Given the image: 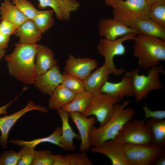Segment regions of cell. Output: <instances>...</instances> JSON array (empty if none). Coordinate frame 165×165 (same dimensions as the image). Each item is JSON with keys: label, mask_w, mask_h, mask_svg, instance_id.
<instances>
[{"label": "cell", "mask_w": 165, "mask_h": 165, "mask_svg": "<svg viewBox=\"0 0 165 165\" xmlns=\"http://www.w3.org/2000/svg\"><path fill=\"white\" fill-rule=\"evenodd\" d=\"M38 45L19 42L15 44L14 51L5 57L11 76L25 83H34L37 76L35 59Z\"/></svg>", "instance_id": "1"}, {"label": "cell", "mask_w": 165, "mask_h": 165, "mask_svg": "<svg viewBox=\"0 0 165 165\" xmlns=\"http://www.w3.org/2000/svg\"><path fill=\"white\" fill-rule=\"evenodd\" d=\"M129 103V101L126 100L121 104H116L113 114L107 122L99 127L94 126L91 128L89 139L91 146H96L114 138L123 126L132 120L135 111L131 108H127Z\"/></svg>", "instance_id": "2"}, {"label": "cell", "mask_w": 165, "mask_h": 165, "mask_svg": "<svg viewBox=\"0 0 165 165\" xmlns=\"http://www.w3.org/2000/svg\"><path fill=\"white\" fill-rule=\"evenodd\" d=\"M134 40L133 55L143 69L159 65L160 61L165 60V40L140 34Z\"/></svg>", "instance_id": "3"}, {"label": "cell", "mask_w": 165, "mask_h": 165, "mask_svg": "<svg viewBox=\"0 0 165 165\" xmlns=\"http://www.w3.org/2000/svg\"><path fill=\"white\" fill-rule=\"evenodd\" d=\"M139 72L138 69H135L125 74L131 79L134 95L137 101L146 98L150 91L163 88L160 76L165 74L163 66L160 65L147 70L146 75L139 74Z\"/></svg>", "instance_id": "4"}, {"label": "cell", "mask_w": 165, "mask_h": 165, "mask_svg": "<svg viewBox=\"0 0 165 165\" xmlns=\"http://www.w3.org/2000/svg\"><path fill=\"white\" fill-rule=\"evenodd\" d=\"M112 7L113 18L132 28L136 21L149 18L150 5L145 0H125Z\"/></svg>", "instance_id": "5"}, {"label": "cell", "mask_w": 165, "mask_h": 165, "mask_svg": "<svg viewBox=\"0 0 165 165\" xmlns=\"http://www.w3.org/2000/svg\"><path fill=\"white\" fill-rule=\"evenodd\" d=\"M145 120L138 119L127 123L113 139L123 144L150 145L153 143L151 131Z\"/></svg>", "instance_id": "6"}, {"label": "cell", "mask_w": 165, "mask_h": 165, "mask_svg": "<svg viewBox=\"0 0 165 165\" xmlns=\"http://www.w3.org/2000/svg\"><path fill=\"white\" fill-rule=\"evenodd\" d=\"M137 34L134 33H129L114 40L104 38L100 39L97 49L99 54L104 58V64L111 70L113 74L120 76L124 72L123 69H118L115 67L114 58L116 56H122L125 53L126 48L123 43L128 40H134Z\"/></svg>", "instance_id": "7"}, {"label": "cell", "mask_w": 165, "mask_h": 165, "mask_svg": "<svg viewBox=\"0 0 165 165\" xmlns=\"http://www.w3.org/2000/svg\"><path fill=\"white\" fill-rule=\"evenodd\" d=\"M129 165H150L154 163L162 153V148L150 145L123 144Z\"/></svg>", "instance_id": "8"}, {"label": "cell", "mask_w": 165, "mask_h": 165, "mask_svg": "<svg viewBox=\"0 0 165 165\" xmlns=\"http://www.w3.org/2000/svg\"><path fill=\"white\" fill-rule=\"evenodd\" d=\"M119 101L100 92L94 94L89 106L82 114L86 117L95 116L100 126H102L110 118L115 105Z\"/></svg>", "instance_id": "9"}, {"label": "cell", "mask_w": 165, "mask_h": 165, "mask_svg": "<svg viewBox=\"0 0 165 165\" xmlns=\"http://www.w3.org/2000/svg\"><path fill=\"white\" fill-rule=\"evenodd\" d=\"M34 110L44 113L48 112L46 107L36 104L32 101L30 100L23 109L12 114L0 117V145L3 149H5L7 147L9 133L15 123L25 113Z\"/></svg>", "instance_id": "10"}, {"label": "cell", "mask_w": 165, "mask_h": 165, "mask_svg": "<svg viewBox=\"0 0 165 165\" xmlns=\"http://www.w3.org/2000/svg\"><path fill=\"white\" fill-rule=\"evenodd\" d=\"M91 151L106 156L111 160L112 165H129L125 156L123 144L113 139L94 146Z\"/></svg>", "instance_id": "11"}, {"label": "cell", "mask_w": 165, "mask_h": 165, "mask_svg": "<svg viewBox=\"0 0 165 165\" xmlns=\"http://www.w3.org/2000/svg\"><path fill=\"white\" fill-rule=\"evenodd\" d=\"M100 36L110 40H114L129 33L139 34L135 30L122 24L116 19L111 18L101 19L98 24Z\"/></svg>", "instance_id": "12"}, {"label": "cell", "mask_w": 165, "mask_h": 165, "mask_svg": "<svg viewBox=\"0 0 165 165\" xmlns=\"http://www.w3.org/2000/svg\"><path fill=\"white\" fill-rule=\"evenodd\" d=\"M97 65L95 60L88 57H75L70 54L66 60L64 69L65 71L83 80Z\"/></svg>", "instance_id": "13"}, {"label": "cell", "mask_w": 165, "mask_h": 165, "mask_svg": "<svg viewBox=\"0 0 165 165\" xmlns=\"http://www.w3.org/2000/svg\"><path fill=\"white\" fill-rule=\"evenodd\" d=\"M38 7L41 9L50 7L53 10L57 19L60 21H68L72 13L77 10L80 4L75 0H38Z\"/></svg>", "instance_id": "14"}, {"label": "cell", "mask_w": 165, "mask_h": 165, "mask_svg": "<svg viewBox=\"0 0 165 165\" xmlns=\"http://www.w3.org/2000/svg\"><path fill=\"white\" fill-rule=\"evenodd\" d=\"M69 113V116L76 126L79 133L81 140L80 151H89L91 146L89 139L90 131L95 123L96 118L94 116L86 117L80 113L76 112Z\"/></svg>", "instance_id": "15"}, {"label": "cell", "mask_w": 165, "mask_h": 165, "mask_svg": "<svg viewBox=\"0 0 165 165\" xmlns=\"http://www.w3.org/2000/svg\"><path fill=\"white\" fill-rule=\"evenodd\" d=\"M62 79L60 67L56 65L45 73L37 75L34 84L43 93L51 95L61 84Z\"/></svg>", "instance_id": "16"}, {"label": "cell", "mask_w": 165, "mask_h": 165, "mask_svg": "<svg viewBox=\"0 0 165 165\" xmlns=\"http://www.w3.org/2000/svg\"><path fill=\"white\" fill-rule=\"evenodd\" d=\"M100 92L120 101L126 97L134 95L131 79L125 74L119 82L114 83L107 81L101 87Z\"/></svg>", "instance_id": "17"}, {"label": "cell", "mask_w": 165, "mask_h": 165, "mask_svg": "<svg viewBox=\"0 0 165 165\" xmlns=\"http://www.w3.org/2000/svg\"><path fill=\"white\" fill-rule=\"evenodd\" d=\"M57 111L62 123V133L60 141V147L65 150L74 151L75 148L73 140L74 138L80 139V136L74 131L69 124V113L61 109Z\"/></svg>", "instance_id": "18"}, {"label": "cell", "mask_w": 165, "mask_h": 165, "mask_svg": "<svg viewBox=\"0 0 165 165\" xmlns=\"http://www.w3.org/2000/svg\"><path fill=\"white\" fill-rule=\"evenodd\" d=\"M113 74L111 70L104 64L96 70L83 80L86 90L94 94L100 92V90L109 75Z\"/></svg>", "instance_id": "19"}, {"label": "cell", "mask_w": 165, "mask_h": 165, "mask_svg": "<svg viewBox=\"0 0 165 165\" xmlns=\"http://www.w3.org/2000/svg\"><path fill=\"white\" fill-rule=\"evenodd\" d=\"M35 57V65L37 75L45 73L57 65V61L54 59L53 51L47 46L38 44Z\"/></svg>", "instance_id": "20"}, {"label": "cell", "mask_w": 165, "mask_h": 165, "mask_svg": "<svg viewBox=\"0 0 165 165\" xmlns=\"http://www.w3.org/2000/svg\"><path fill=\"white\" fill-rule=\"evenodd\" d=\"M42 34L32 20L28 19L17 28L15 34L19 38V43L30 44L40 41Z\"/></svg>", "instance_id": "21"}, {"label": "cell", "mask_w": 165, "mask_h": 165, "mask_svg": "<svg viewBox=\"0 0 165 165\" xmlns=\"http://www.w3.org/2000/svg\"><path fill=\"white\" fill-rule=\"evenodd\" d=\"M132 28L139 34L149 36L165 40V28L155 23L149 18L136 21Z\"/></svg>", "instance_id": "22"}, {"label": "cell", "mask_w": 165, "mask_h": 165, "mask_svg": "<svg viewBox=\"0 0 165 165\" xmlns=\"http://www.w3.org/2000/svg\"><path fill=\"white\" fill-rule=\"evenodd\" d=\"M1 20H8L18 28L28 19L10 0H4L0 6Z\"/></svg>", "instance_id": "23"}, {"label": "cell", "mask_w": 165, "mask_h": 165, "mask_svg": "<svg viewBox=\"0 0 165 165\" xmlns=\"http://www.w3.org/2000/svg\"><path fill=\"white\" fill-rule=\"evenodd\" d=\"M75 93L61 84L56 88L48 100V105L51 109L58 110L71 102Z\"/></svg>", "instance_id": "24"}, {"label": "cell", "mask_w": 165, "mask_h": 165, "mask_svg": "<svg viewBox=\"0 0 165 165\" xmlns=\"http://www.w3.org/2000/svg\"><path fill=\"white\" fill-rule=\"evenodd\" d=\"M93 95L86 90L76 93L73 100L61 109L68 112H76L82 114L89 106Z\"/></svg>", "instance_id": "25"}, {"label": "cell", "mask_w": 165, "mask_h": 165, "mask_svg": "<svg viewBox=\"0 0 165 165\" xmlns=\"http://www.w3.org/2000/svg\"><path fill=\"white\" fill-rule=\"evenodd\" d=\"M92 163L85 152L80 153L67 154L64 156L61 154L54 156L53 165H92Z\"/></svg>", "instance_id": "26"}, {"label": "cell", "mask_w": 165, "mask_h": 165, "mask_svg": "<svg viewBox=\"0 0 165 165\" xmlns=\"http://www.w3.org/2000/svg\"><path fill=\"white\" fill-rule=\"evenodd\" d=\"M62 133L61 127H57L49 136L38 138L31 141L10 139L9 142L14 145L20 146H28L35 147L38 144L44 142H48L60 146V141Z\"/></svg>", "instance_id": "27"}, {"label": "cell", "mask_w": 165, "mask_h": 165, "mask_svg": "<svg viewBox=\"0 0 165 165\" xmlns=\"http://www.w3.org/2000/svg\"><path fill=\"white\" fill-rule=\"evenodd\" d=\"M150 128L153 137V144L162 148L165 145V120L150 118L145 123Z\"/></svg>", "instance_id": "28"}, {"label": "cell", "mask_w": 165, "mask_h": 165, "mask_svg": "<svg viewBox=\"0 0 165 165\" xmlns=\"http://www.w3.org/2000/svg\"><path fill=\"white\" fill-rule=\"evenodd\" d=\"M53 9L39 10L32 20L38 30L44 33L54 25L55 21Z\"/></svg>", "instance_id": "29"}, {"label": "cell", "mask_w": 165, "mask_h": 165, "mask_svg": "<svg viewBox=\"0 0 165 165\" xmlns=\"http://www.w3.org/2000/svg\"><path fill=\"white\" fill-rule=\"evenodd\" d=\"M149 18L165 28V0H159L150 5Z\"/></svg>", "instance_id": "30"}, {"label": "cell", "mask_w": 165, "mask_h": 165, "mask_svg": "<svg viewBox=\"0 0 165 165\" xmlns=\"http://www.w3.org/2000/svg\"><path fill=\"white\" fill-rule=\"evenodd\" d=\"M61 84L75 94L85 90L83 80L64 71L62 73Z\"/></svg>", "instance_id": "31"}, {"label": "cell", "mask_w": 165, "mask_h": 165, "mask_svg": "<svg viewBox=\"0 0 165 165\" xmlns=\"http://www.w3.org/2000/svg\"><path fill=\"white\" fill-rule=\"evenodd\" d=\"M12 3L28 19L32 20L39 11L28 0H12Z\"/></svg>", "instance_id": "32"}, {"label": "cell", "mask_w": 165, "mask_h": 165, "mask_svg": "<svg viewBox=\"0 0 165 165\" xmlns=\"http://www.w3.org/2000/svg\"><path fill=\"white\" fill-rule=\"evenodd\" d=\"M54 156L50 150L36 151L32 165H53Z\"/></svg>", "instance_id": "33"}, {"label": "cell", "mask_w": 165, "mask_h": 165, "mask_svg": "<svg viewBox=\"0 0 165 165\" xmlns=\"http://www.w3.org/2000/svg\"><path fill=\"white\" fill-rule=\"evenodd\" d=\"M36 150L35 147L24 146L20 149V157L17 165H31L34 159Z\"/></svg>", "instance_id": "34"}, {"label": "cell", "mask_w": 165, "mask_h": 165, "mask_svg": "<svg viewBox=\"0 0 165 165\" xmlns=\"http://www.w3.org/2000/svg\"><path fill=\"white\" fill-rule=\"evenodd\" d=\"M20 152L11 150L3 151L0 155V165H17L20 157Z\"/></svg>", "instance_id": "35"}, {"label": "cell", "mask_w": 165, "mask_h": 165, "mask_svg": "<svg viewBox=\"0 0 165 165\" xmlns=\"http://www.w3.org/2000/svg\"><path fill=\"white\" fill-rule=\"evenodd\" d=\"M17 28L10 22L6 20H1L0 23V33L10 36L15 34Z\"/></svg>", "instance_id": "36"}, {"label": "cell", "mask_w": 165, "mask_h": 165, "mask_svg": "<svg viewBox=\"0 0 165 165\" xmlns=\"http://www.w3.org/2000/svg\"><path fill=\"white\" fill-rule=\"evenodd\" d=\"M145 113V120L148 118L162 119L165 118V111L161 110L152 111L145 105L142 107Z\"/></svg>", "instance_id": "37"}, {"label": "cell", "mask_w": 165, "mask_h": 165, "mask_svg": "<svg viewBox=\"0 0 165 165\" xmlns=\"http://www.w3.org/2000/svg\"><path fill=\"white\" fill-rule=\"evenodd\" d=\"M10 36L0 33V49L5 50L8 46Z\"/></svg>", "instance_id": "38"}, {"label": "cell", "mask_w": 165, "mask_h": 165, "mask_svg": "<svg viewBox=\"0 0 165 165\" xmlns=\"http://www.w3.org/2000/svg\"><path fill=\"white\" fill-rule=\"evenodd\" d=\"M20 95V94L6 104L0 107V115L4 114L6 115L7 114V108L12 104L13 102L16 100L18 99Z\"/></svg>", "instance_id": "39"}, {"label": "cell", "mask_w": 165, "mask_h": 165, "mask_svg": "<svg viewBox=\"0 0 165 165\" xmlns=\"http://www.w3.org/2000/svg\"><path fill=\"white\" fill-rule=\"evenodd\" d=\"M125 0H105L106 4L112 7L116 3Z\"/></svg>", "instance_id": "40"}, {"label": "cell", "mask_w": 165, "mask_h": 165, "mask_svg": "<svg viewBox=\"0 0 165 165\" xmlns=\"http://www.w3.org/2000/svg\"><path fill=\"white\" fill-rule=\"evenodd\" d=\"M154 163L156 165H165V156H163V157L159 159L158 158L155 161Z\"/></svg>", "instance_id": "41"}, {"label": "cell", "mask_w": 165, "mask_h": 165, "mask_svg": "<svg viewBox=\"0 0 165 165\" xmlns=\"http://www.w3.org/2000/svg\"><path fill=\"white\" fill-rule=\"evenodd\" d=\"M5 50L0 49V61L5 56Z\"/></svg>", "instance_id": "42"}, {"label": "cell", "mask_w": 165, "mask_h": 165, "mask_svg": "<svg viewBox=\"0 0 165 165\" xmlns=\"http://www.w3.org/2000/svg\"><path fill=\"white\" fill-rule=\"evenodd\" d=\"M159 0H145L146 2L150 5H151L154 2Z\"/></svg>", "instance_id": "43"}, {"label": "cell", "mask_w": 165, "mask_h": 165, "mask_svg": "<svg viewBox=\"0 0 165 165\" xmlns=\"http://www.w3.org/2000/svg\"><path fill=\"white\" fill-rule=\"evenodd\" d=\"M75 0V1H77L78 0Z\"/></svg>", "instance_id": "44"}]
</instances>
